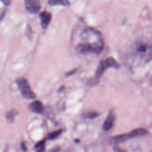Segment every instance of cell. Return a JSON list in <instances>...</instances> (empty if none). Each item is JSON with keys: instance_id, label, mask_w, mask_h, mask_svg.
<instances>
[{"instance_id": "obj_11", "label": "cell", "mask_w": 152, "mask_h": 152, "mask_svg": "<svg viewBox=\"0 0 152 152\" xmlns=\"http://www.w3.org/2000/svg\"><path fill=\"white\" fill-rule=\"evenodd\" d=\"M61 132H62V129H61L55 131L53 132H52L48 134L47 138H48V140H50L55 139L56 138H57L61 134Z\"/></svg>"}, {"instance_id": "obj_2", "label": "cell", "mask_w": 152, "mask_h": 152, "mask_svg": "<svg viewBox=\"0 0 152 152\" xmlns=\"http://www.w3.org/2000/svg\"><path fill=\"white\" fill-rule=\"evenodd\" d=\"M148 133L147 129L142 128H138L131 130L129 132L125 134L117 135L116 136L112 137L110 139V142L112 144H118L126 141L129 139L135 138L137 137L143 136Z\"/></svg>"}, {"instance_id": "obj_9", "label": "cell", "mask_w": 152, "mask_h": 152, "mask_svg": "<svg viewBox=\"0 0 152 152\" xmlns=\"http://www.w3.org/2000/svg\"><path fill=\"white\" fill-rule=\"evenodd\" d=\"M17 111L14 109H11V110H9L6 114L7 121L10 123L13 122V121H14V119L17 115Z\"/></svg>"}, {"instance_id": "obj_7", "label": "cell", "mask_w": 152, "mask_h": 152, "mask_svg": "<svg viewBox=\"0 0 152 152\" xmlns=\"http://www.w3.org/2000/svg\"><path fill=\"white\" fill-rule=\"evenodd\" d=\"M28 108L31 112L38 114L42 113L44 110L42 103L39 100H36L31 103L28 106Z\"/></svg>"}, {"instance_id": "obj_14", "label": "cell", "mask_w": 152, "mask_h": 152, "mask_svg": "<svg viewBox=\"0 0 152 152\" xmlns=\"http://www.w3.org/2000/svg\"><path fill=\"white\" fill-rule=\"evenodd\" d=\"M77 71V68H75V69H72V70L69 71V72H66V73L65 74V76L69 77V76H70V75H71L75 74V72Z\"/></svg>"}, {"instance_id": "obj_5", "label": "cell", "mask_w": 152, "mask_h": 152, "mask_svg": "<svg viewBox=\"0 0 152 152\" xmlns=\"http://www.w3.org/2000/svg\"><path fill=\"white\" fill-rule=\"evenodd\" d=\"M115 115L113 112H110L105 119L103 126L102 128L103 131H109L113 126V124H114V121H115Z\"/></svg>"}, {"instance_id": "obj_6", "label": "cell", "mask_w": 152, "mask_h": 152, "mask_svg": "<svg viewBox=\"0 0 152 152\" xmlns=\"http://www.w3.org/2000/svg\"><path fill=\"white\" fill-rule=\"evenodd\" d=\"M40 18L42 28L43 29H46L51 21V14L48 11H43L40 14Z\"/></svg>"}, {"instance_id": "obj_16", "label": "cell", "mask_w": 152, "mask_h": 152, "mask_svg": "<svg viewBox=\"0 0 152 152\" xmlns=\"http://www.w3.org/2000/svg\"><path fill=\"white\" fill-rule=\"evenodd\" d=\"M4 4L7 5H8L11 3V0H1Z\"/></svg>"}, {"instance_id": "obj_15", "label": "cell", "mask_w": 152, "mask_h": 152, "mask_svg": "<svg viewBox=\"0 0 152 152\" xmlns=\"http://www.w3.org/2000/svg\"><path fill=\"white\" fill-rule=\"evenodd\" d=\"M21 149L23 150V151H26L27 150V147L26 146V144H25V142L23 141L21 143Z\"/></svg>"}, {"instance_id": "obj_1", "label": "cell", "mask_w": 152, "mask_h": 152, "mask_svg": "<svg viewBox=\"0 0 152 152\" xmlns=\"http://www.w3.org/2000/svg\"><path fill=\"white\" fill-rule=\"evenodd\" d=\"M119 66L118 63L116 62V61L112 58L109 57L106 58V59L102 60L99 62V64L98 65V67L97 68V70L96 71V74L94 77L90 79L88 83L90 86H95L96 85L99 81V79L104 72V71L109 67H113L115 68H118Z\"/></svg>"}, {"instance_id": "obj_10", "label": "cell", "mask_w": 152, "mask_h": 152, "mask_svg": "<svg viewBox=\"0 0 152 152\" xmlns=\"http://www.w3.org/2000/svg\"><path fill=\"white\" fill-rule=\"evenodd\" d=\"M45 140H42L39 141L35 145V149L36 152H43L45 147Z\"/></svg>"}, {"instance_id": "obj_3", "label": "cell", "mask_w": 152, "mask_h": 152, "mask_svg": "<svg viewBox=\"0 0 152 152\" xmlns=\"http://www.w3.org/2000/svg\"><path fill=\"white\" fill-rule=\"evenodd\" d=\"M18 88L23 97L27 99H33L36 97V94L31 88L27 79L23 77H18L15 80Z\"/></svg>"}, {"instance_id": "obj_4", "label": "cell", "mask_w": 152, "mask_h": 152, "mask_svg": "<svg viewBox=\"0 0 152 152\" xmlns=\"http://www.w3.org/2000/svg\"><path fill=\"white\" fill-rule=\"evenodd\" d=\"M25 7L26 10L30 13H37L41 8L39 0H25Z\"/></svg>"}, {"instance_id": "obj_8", "label": "cell", "mask_w": 152, "mask_h": 152, "mask_svg": "<svg viewBox=\"0 0 152 152\" xmlns=\"http://www.w3.org/2000/svg\"><path fill=\"white\" fill-rule=\"evenodd\" d=\"M49 4L51 5H63L68 6L70 2L68 0H49Z\"/></svg>"}, {"instance_id": "obj_13", "label": "cell", "mask_w": 152, "mask_h": 152, "mask_svg": "<svg viewBox=\"0 0 152 152\" xmlns=\"http://www.w3.org/2000/svg\"><path fill=\"white\" fill-rule=\"evenodd\" d=\"M113 150L115 152H126L125 150L120 148L118 146H115L113 147Z\"/></svg>"}, {"instance_id": "obj_12", "label": "cell", "mask_w": 152, "mask_h": 152, "mask_svg": "<svg viewBox=\"0 0 152 152\" xmlns=\"http://www.w3.org/2000/svg\"><path fill=\"white\" fill-rule=\"evenodd\" d=\"M99 113H98L96 112H88L86 115H85V117L88 119H93L96 117H97L99 116Z\"/></svg>"}]
</instances>
